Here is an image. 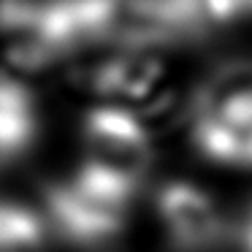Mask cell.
Segmentation results:
<instances>
[{"mask_svg":"<svg viewBox=\"0 0 252 252\" xmlns=\"http://www.w3.org/2000/svg\"><path fill=\"white\" fill-rule=\"evenodd\" d=\"M192 147L217 165L252 168V63L212 71L190 100Z\"/></svg>","mask_w":252,"mask_h":252,"instance_id":"cell-1","label":"cell"},{"mask_svg":"<svg viewBox=\"0 0 252 252\" xmlns=\"http://www.w3.org/2000/svg\"><path fill=\"white\" fill-rule=\"evenodd\" d=\"M136 195L76 163V168L46 190V225L73 247H103L125 230Z\"/></svg>","mask_w":252,"mask_h":252,"instance_id":"cell-2","label":"cell"},{"mask_svg":"<svg viewBox=\"0 0 252 252\" xmlns=\"http://www.w3.org/2000/svg\"><path fill=\"white\" fill-rule=\"evenodd\" d=\"M152 136L138 114L114 103L87 111L82 122L79 165L138 192L152 171Z\"/></svg>","mask_w":252,"mask_h":252,"instance_id":"cell-3","label":"cell"},{"mask_svg":"<svg viewBox=\"0 0 252 252\" xmlns=\"http://www.w3.org/2000/svg\"><path fill=\"white\" fill-rule=\"evenodd\" d=\"M158 222L174 252H217L230 244L233 222L203 187L171 179L155 198Z\"/></svg>","mask_w":252,"mask_h":252,"instance_id":"cell-4","label":"cell"},{"mask_svg":"<svg viewBox=\"0 0 252 252\" xmlns=\"http://www.w3.org/2000/svg\"><path fill=\"white\" fill-rule=\"evenodd\" d=\"M165 82V63L152 49H117L90 68V87L138 117L141 109H155L163 100Z\"/></svg>","mask_w":252,"mask_h":252,"instance_id":"cell-5","label":"cell"},{"mask_svg":"<svg viewBox=\"0 0 252 252\" xmlns=\"http://www.w3.org/2000/svg\"><path fill=\"white\" fill-rule=\"evenodd\" d=\"M38 109L17 76L0 71V168L19 160L35 141Z\"/></svg>","mask_w":252,"mask_h":252,"instance_id":"cell-6","label":"cell"},{"mask_svg":"<svg viewBox=\"0 0 252 252\" xmlns=\"http://www.w3.org/2000/svg\"><path fill=\"white\" fill-rule=\"evenodd\" d=\"M0 252H49L46 222L22 203L0 201Z\"/></svg>","mask_w":252,"mask_h":252,"instance_id":"cell-7","label":"cell"},{"mask_svg":"<svg viewBox=\"0 0 252 252\" xmlns=\"http://www.w3.org/2000/svg\"><path fill=\"white\" fill-rule=\"evenodd\" d=\"M19 3H22V0H0V33H3V30L8 28V22L14 19Z\"/></svg>","mask_w":252,"mask_h":252,"instance_id":"cell-8","label":"cell"}]
</instances>
